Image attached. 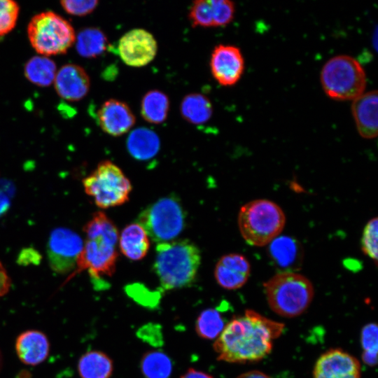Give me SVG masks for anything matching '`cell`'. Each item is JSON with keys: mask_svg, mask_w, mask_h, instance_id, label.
Listing matches in <instances>:
<instances>
[{"mask_svg": "<svg viewBox=\"0 0 378 378\" xmlns=\"http://www.w3.org/2000/svg\"><path fill=\"white\" fill-rule=\"evenodd\" d=\"M284 324L246 309L228 322L214 343L218 360L230 363L259 361L268 356Z\"/></svg>", "mask_w": 378, "mask_h": 378, "instance_id": "1", "label": "cell"}, {"mask_svg": "<svg viewBox=\"0 0 378 378\" xmlns=\"http://www.w3.org/2000/svg\"><path fill=\"white\" fill-rule=\"evenodd\" d=\"M85 240L78 258L76 270L68 279L88 270L94 280L111 276L118 257V230L113 222L102 211L93 214L83 228Z\"/></svg>", "mask_w": 378, "mask_h": 378, "instance_id": "2", "label": "cell"}, {"mask_svg": "<svg viewBox=\"0 0 378 378\" xmlns=\"http://www.w3.org/2000/svg\"><path fill=\"white\" fill-rule=\"evenodd\" d=\"M153 270L162 288L169 290L190 286L201 262L199 248L189 239L158 243Z\"/></svg>", "mask_w": 378, "mask_h": 378, "instance_id": "3", "label": "cell"}, {"mask_svg": "<svg viewBox=\"0 0 378 378\" xmlns=\"http://www.w3.org/2000/svg\"><path fill=\"white\" fill-rule=\"evenodd\" d=\"M263 287L270 309L286 318L303 314L314 296L309 279L295 272H280L265 282Z\"/></svg>", "mask_w": 378, "mask_h": 378, "instance_id": "4", "label": "cell"}, {"mask_svg": "<svg viewBox=\"0 0 378 378\" xmlns=\"http://www.w3.org/2000/svg\"><path fill=\"white\" fill-rule=\"evenodd\" d=\"M237 221L240 234L247 244L264 246L279 236L286 224V216L276 203L258 199L240 208Z\"/></svg>", "mask_w": 378, "mask_h": 378, "instance_id": "5", "label": "cell"}, {"mask_svg": "<svg viewBox=\"0 0 378 378\" xmlns=\"http://www.w3.org/2000/svg\"><path fill=\"white\" fill-rule=\"evenodd\" d=\"M321 82L326 94L335 100H354L364 93L366 75L361 64L349 55H337L323 65Z\"/></svg>", "mask_w": 378, "mask_h": 378, "instance_id": "6", "label": "cell"}, {"mask_svg": "<svg viewBox=\"0 0 378 378\" xmlns=\"http://www.w3.org/2000/svg\"><path fill=\"white\" fill-rule=\"evenodd\" d=\"M27 36L32 48L46 57L65 53L76 40L71 23L52 11L35 15L27 26Z\"/></svg>", "mask_w": 378, "mask_h": 378, "instance_id": "7", "label": "cell"}, {"mask_svg": "<svg viewBox=\"0 0 378 378\" xmlns=\"http://www.w3.org/2000/svg\"><path fill=\"white\" fill-rule=\"evenodd\" d=\"M86 194L102 209L120 206L129 200L132 184L122 169L110 160H104L83 180Z\"/></svg>", "mask_w": 378, "mask_h": 378, "instance_id": "8", "label": "cell"}, {"mask_svg": "<svg viewBox=\"0 0 378 378\" xmlns=\"http://www.w3.org/2000/svg\"><path fill=\"white\" fill-rule=\"evenodd\" d=\"M186 214L174 195L162 197L146 207L137 221L148 237L157 243L172 241L183 230Z\"/></svg>", "mask_w": 378, "mask_h": 378, "instance_id": "9", "label": "cell"}, {"mask_svg": "<svg viewBox=\"0 0 378 378\" xmlns=\"http://www.w3.org/2000/svg\"><path fill=\"white\" fill-rule=\"evenodd\" d=\"M84 241L78 234L66 227H57L50 234L47 256L50 267L55 272L66 274L76 270Z\"/></svg>", "mask_w": 378, "mask_h": 378, "instance_id": "10", "label": "cell"}, {"mask_svg": "<svg viewBox=\"0 0 378 378\" xmlns=\"http://www.w3.org/2000/svg\"><path fill=\"white\" fill-rule=\"evenodd\" d=\"M118 51L125 64L132 67H141L155 58L158 43L150 32L136 28L121 36L118 44Z\"/></svg>", "mask_w": 378, "mask_h": 378, "instance_id": "11", "label": "cell"}, {"mask_svg": "<svg viewBox=\"0 0 378 378\" xmlns=\"http://www.w3.org/2000/svg\"><path fill=\"white\" fill-rule=\"evenodd\" d=\"M210 68L212 76L220 85H234L244 70V59L240 49L231 45L216 46L211 53Z\"/></svg>", "mask_w": 378, "mask_h": 378, "instance_id": "12", "label": "cell"}, {"mask_svg": "<svg viewBox=\"0 0 378 378\" xmlns=\"http://www.w3.org/2000/svg\"><path fill=\"white\" fill-rule=\"evenodd\" d=\"M359 360L340 349H331L320 356L313 370L314 378H360Z\"/></svg>", "mask_w": 378, "mask_h": 378, "instance_id": "13", "label": "cell"}, {"mask_svg": "<svg viewBox=\"0 0 378 378\" xmlns=\"http://www.w3.org/2000/svg\"><path fill=\"white\" fill-rule=\"evenodd\" d=\"M97 119L101 129L113 136L127 133L136 122L130 106L115 99H108L102 104L97 112Z\"/></svg>", "mask_w": 378, "mask_h": 378, "instance_id": "14", "label": "cell"}, {"mask_svg": "<svg viewBox=\"0 0 378 378\" xmlns=\"http://www.w3.org/2000/svg\"><path fill=\"white\" fill-rule=\"evenodd\" d=\"M53 83L58 95L69 102L82 99L90 88L88 73L82 66L75 64L62 66L57 71Z\"/></svg>", "mask_w": 378, "mask_h": 378, "instance_id": "15", "label": "cell"}, {"mask_svg": "<svg viewBox=\"0 0 378 378\" xmlns=\"http://www.w3.org/2000/svg\"><path fill=\"white\" fill-rule=\"evenodd\" d=\"M251 265L247 258L239 253H229L218 261L214 276L218 285L227 290L242 287L248 281Z\"/></svg>", "mask_w": 378, "mask_h": 378, "instance_id": "16", "label": "cell"}, {"mask_svg": "<svg viewBox=\"0 0 378 378\" xmlns=\"http://www.w3.org/2000/svg\"><path fill=\"white\" fill-rule=\"evenodd\" d=\"M377 90L363 93L353 100L352 115L359 134L364 139H371L377 135Z\"/></svg>", "mask_w": 378, "mask_h": 378, "instance_id": "17", "label": "cell"}, {"mask_svg": "<svg viewBox=\"0 0 378 378\" xmlns=\"http://www.w3.org/2000/svg\"><path fill=\"white\" fill-rule=\"evenodd\" d=\"M20 360L27 365L42 363L48 356L50 342L46 335L37 330H28L20 333L15 344Z\"/></svg>", "mask_w": 378, "mask_h": 378, "instance_id": "18", "label": "cell"}, {"mask_svg": "<svg viewBox=\"0 0 378 378\" xmlns=\"http://www.w3.org/2000/svg\"><path fill=\"white\" fill-rule=\"evenodd\" d=\"M268 255L273 263L282 272H295L302 262L303 251L295 238L279 235L268 244Z\"/></svg>", "mask_w": 378, "mask_h": 378, "instance_id": "19", "label": "cell"}, {"mask_svg": "<svg viewBox=\"0 0 378 378\" xmlns=\"http://www.w3.org/2000/svg\"><path fill=\"white\" fill-rule=\"evenodd\" d=\"M118 239L121 252L132 260L144 258L150 247L148 236L138 223L127 225L121 232Z\"/></svg>", "mask_w": 378, "mask_h": 378, "instance_id": "20", "label": "cell"}, {"mask_svg": "<svg viewBox=\"0 0 378 378\" xmlns=\"http://www.w3.org/2000/svg\"><path fill=\"white\" fill-rule=\"evenodd\" d=\"M160 141L153 130L139 127L132 130L127 139V148L130 155L139 160H148L157 155Z\"/></svg>", "mask_w": 378, "mask_h": 378, "instance_id": "21", "label": "cell"}, {"mask_svg": "<svg viewBox=\"0 0 378 378\" xmlns=\"http://www.w3.org/2000/svg\"><path fill=\"white\" fill-rule=\"evenodd\" d=\"M113 370L111 358L97 350L85 353L78 362V372L80 378H110Z\"/></svg>", "mask_w": 378, "mask_h": 378, "instance_id": "22", "label": "cell"}, {"mask_svg": "<svg viewBox=\"0 0 378 378\" xmlns=\"http://www.w3.org/2000/svg\"><path fill=\"white\" fill-rule=\"evenodd\" d=\"M180 112L187 122L193 125L206 122L213 113L209 99L200 93H191L185 96L180 105Z\"/></svg>", "mask_w": 378, "mask_h": 378, "instance_id": "23", "label": "cell"}, {"mask_svg": "<svg viewBox=\"0 0 378 378\" xmlns=\"http://www.w3.org/2000/svg\"><path fill=\"white\" fill-rule=\"evenodd\" d=\"M169 110L168 96L158 90L147 92L141 102V115L147 122L161 124L167 118Z\"/></svg>", "mask_w": 378, "mask_h": 378, "instance_id": "24", "label": "cell"}, {"mask_svg": "<svg viewBox=\"0 0 378 378\" xmlns=\"http://www.w3.org/2000/svg\"><path fill=\"white\" fill-rule=\"evenodd\" d=\"M75 42L78 53L86 58L101 55L108 46L106 34L97 27H88L80 30L76 35Z\"/></svg>", "mask_w": 378, "mask_h": 378, "instance_id": "25", "label": "cell"}, {"mask_svg": "<svg viewBox=\"0 0 378 378\" xmlns=\"http://www.w3.org/2000/svg\"><path fill=\"white\" fill-rule=\"evenodd\" d=\"M57 71L55 62L43 55L32 57L24 68L26 78L40 87L50 85L54 82Z\"/></svg>", "mask_w": 378, "mask_h": 378, "instance_id": "26", "label": "cell"}, {"mask_svg": "<svg viewBox=\"0 0 378 378\" xmlns=\"http://www.w3.org/2000/svg\"><path fill=\"white\" fill-rule=\"evenodd\" d=\"M221 312L215 308H209L200 313L195 323L197 335L206 340L216 339L226 326Z\"/></svg>", "mask_w": 378, "mask_h": 378, "instance_id": "27", "label": "cell"}, {"mask_svg": "<svg viewBox=\"0 0 378 378\" xmlns=\"http://www.w3.org/2000/svg\"><path fill=\"white\" fill-rule=\"evenodd\" d=\"M141 370L146 378H169L172 371V363L166 354L151 351L144 355Z\"/></svg>", "mask_w": 378, "mask_h": 378, "instance_id": "28", "label": "cell"}, {"mask_svg": "<svg viewBox=\"0 0 378 378\" xmlns=\"http://www.w3.org/2000/svg\"><path fill=\"white\" fill-rule=\"evenodd\" d=\"M188 19L193 27H214L210 0L193 1L189 9Z\"/></svg>", "mask_w": 378, "mask_h": 378, "instance_id": "29", "label": "cell"}, {"mask_svg": "<svg viewBox=\"0 0 378 378\" xmlns=\"http://www.w3.org/2000/svg\"><path fill=\"white\" fill-rule=\"evenodd\" d=\"M378 219L372 218L366 223L362 234L360 246L363 253L377 263Z\"/></svg>", "mask_w": 378, "mask_h": 378, "instance_id": "30", "label": "cell"}, {"mask_svg": "<svg viewBox=\"0 0 378 378\" xmlns=\"http://www.w3.org/2000/svg\"><path fill=\"white\" fill-rule=\"evenodd\" d=\"M20 7L11 0H0V36L9 33L15 27L18 18Z\"/></svg>", "mask_w": 378, "mask_h": 378, "instance_id": "31", "label": "cell"}, {"mask_svg": "<svg viewBox=\"0 0 378 378\" xmlns=\"http://www.w3.org/2000/svg\"><path fill=\"white\" fill-rule=\"evenodd\" d=\"M214 27L225 26L230 23L235 13L234 4L228 0H210Z\"/></svg>", "mask_w": 378, "mask_h": 378, "instance_id": "32", "label": "cell"}, {"mask_svg": "<svg viewBox=\"0 0 378 378\" xmlns=\"http://www.w3.org/2000/svg\"><path fill=\"white\" fill-rule=\"evenodd\" d=\"M99 4L96 0H64L60 1L63 9L69 14L85 16L92 13Z\"/></svg>", "mask_w": 378, "mask_h": 378, "instance_id": "33", "label": "cell"}, {"mask_svg": "<svg viewBox=\"0 0 378 378\" xmlns=\"http://www.w3.org/2000/svg\"><path fill=\"white\" fill-rule=\"evenodd\" d=\"M361 346L363 352L377 354L378 328L374 323L366 324L361 330Z\"/></svg>", "mask_w": 378, "mask_h": 378, "instance_id": "34", "label": "cell"}, {"mask_svg": "<svg viewBox=\"0 0 378 378\" xmlns=\"http://www.w3.org/2000/svg\"><path fill=\"white\" fill-rule=\"evenodd\" d=\"M10 286V278L0 261V298L5 295L9 291Z\"/></svg>", "mask_w": 378, "mask_h": 378, "instance_id": "35", "label": "cell"}, {"mask_svg": "<svg viewBox=\"0 0 378 378\" xmlns=\"http://www.w3.org/2000/svg\"><path fill=\"white\" fill-rule=\"evenodd\" d=\"M180 378H213V377L202 371L190 368Z\"/></svg>", "mask_w": 378, "mask_h": 378, "instance_id": "36", "label": "cell"}, {"mask_svg": "<svg viewBox=\"0 0 378 378\" xmlns=\"http://www.w3.org/2000/svg\"><path fill=\"white\" fill-rule=\"evenodd\" d=\"M10 207V200L7 195L0 189V217L5 214Z\"/></svg>", "mask_w": 378, "mask_h": 378, "instance_id": "37", "label": "cell"}, {"mask_svg": "<svg viewBox=\"0 0 378 378\" xmlns=\"http://www.w3.org/2000/svg\"><path fill=\"white\" fill-rule=\"evenodd\" d=\"M361 357L363 362L370 367L376 365L377 363V354L363 352Z\"/></svg>", "mask_w": 378, "mask_h": 378, "instance_id": "38", "label": "cell"}, {"mask_svg": "<svg viewBox=\"0 0 378 378\" xmlns=\"http://www.w3.org/2000/svg\"><path fill=\"white\" fill-rule=\"evenodd\" d=\"M236 378H272L269 375L258 370H251L244 372Z\"/></svg>", "mask_w": 378, "mask_h": 378, "instance_id": "39", "label": "cell"}, {"mask_svg": "<svg viewBox=\"0 0 378 378\" xmlns=\"http://www.w3.org/2000/svg\"><path fill=\"white\" fill-rule=\"evenodd\" d=\"M2 365H3V356H2L1 351L0 350V371L2 368Z\"/></svg>", "mask_w": 378, "mask_h": 378, "instance_id": "40", "label": "cell"}]
</instances>
